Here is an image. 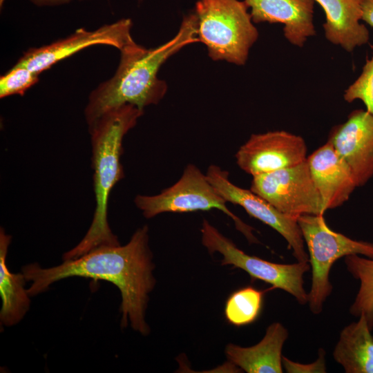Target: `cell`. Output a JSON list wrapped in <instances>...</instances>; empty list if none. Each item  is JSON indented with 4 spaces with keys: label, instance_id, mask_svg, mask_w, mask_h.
<instances>
[{
    "label": "cell",
    "instance_id": "cell-10",
    "mask_svg": "<svg viewBox=\"0 0 373 373\" xmlns=\"http://www.w3.org/2000/svg\"><path fill=\"white\" fill-rule=\"evenodd\" d=\"M130 19L104 25L95 30H77L70 36L39 48H30L16 63L40 74L72 55L94 45H108L122 49L133 40Z\"/></svg>",
    "mask_w": 373,
    "mask_h": 373
},
{
    "label": "cell",
    "instance_id": "cell-13",
    "mask_svg": "<svg viewBox=\"0 0 373 373\" xmlns=\"http://www.w3.org/2000/svg\"><path fill=\"white\" fill-rule=\"evenodd\" d=\"M307 161L325 211L348 200L357 186L350 168L329 142L313 152Z\"/></svg>",
    "mask_w": 373,
    "mask_h": 373
},
{
    "label": "cell",
    "instance_id": "cell-14",
    "mask_svg": "<svg viewBox=\"0 0 373 373\" xmlns=\"http://www.w3.org/2000/svg\"><path fill=\"white\" fill-rule=\"evenodd\" d=\"M251 9L252 21L284 25L285 37L291 44L303 47L316 35L313 23L314 0H244Z\"/></svg>",
    "mask_w": 373,
    "mask_h": 373
},
{
    "label": "cell",
    "instance_id": "cell-1",
    "mask_svg": "<svg viewBox=\"0 0 373 373\" xmlns=\"http://www.w3.org/2000/svg\"><path fill=\"white\" fill-rule=\"evenodd\" d=\"M155 265L149 247V227L137 229L125 245H102L82 256L65 260L57 265L43 268L38 263L24 265L21 269L30 296L46 291L49 287L70 277L102 280L115 285L121 294V327L128 323L144 336L150 328L145 315L149 294L155 285Z\"/></svg>",
    "mask_w": 373,
    "mask_h": 373
},
{
    "label": "cell",
    "instance_id": "cell-15",
    "mask_svg": "<svg viewBox=\"0 0 373 373\" xmlns=\"http://www.w3.org/2000/svg\"><path fill=\"white\" fill-rule=\"evenodd\" d=\"M323 9L326 39L351 52L368 42L370 34L362 19V0H314Z\"/></svg>",
    "mask_w": 373,
    "mask_h": 373
},
{
    "label": "cell",
    "instance_id": "cell-18",
    "mask_svg": "<svg viewBox=\"0 0 373 373\" xmlns=\"http://www.w3.org/2000/svg\"><path fill=\"white\" fill-rule=\"evenodd\" d=\"M344 327L334 351L346 373H373V336L364 314Z\"/></svg>",
    "mask_w": 373,
    "mask_h": 373
},
{
    "label": "cell",
    "instance_id": "cell-7",
    "mask_svg": "<svg viewBox=\"0 0 373 373\" xmlns=\"http://www.w3.org/2000/svg\"><path fill=\"white\" fill-rule=\"evenodd\" d=\"M200 232L202 244L208 251L210 254L218 252L222 255V265L240 268L252 278L287 291L301 305L308 303V294L303 286L304 274L310 268L308 262L278 264L250 256L240 250L207 220H203Z\"/></svg>",
    "mask_w": 373,
    "mask_h": 373
},
{
    "label": "cell",
    "instance_id": "cell-21",
    "mask_svg": "<svg viewBox=\"0 0 373 373\" xmlns=\"http://www.w3.org/2000/svg\"><path fill=\"white\" fill-rule=\"evenodd\" d=\"M39 74L26 67L15 64L0 79V97L12 95H23L39 80Z\"/></svg>",
    "mask_w": 373,
    "mask_h": 373
},
{
    "label": "cell",
    "instance_id": "cell-6",
    "mask_svg": "<svg viewBox=\"0 0 373 373\" xmlns=\"http://www.w3.org/2000/svg\"><path fill=\"white\" fill-rule=\"evenodd\" d=\"M136 207L146 218L162 213H184L218 209L233 221L236 229L250 242H258L253 228L242 222L227 206V202L195 164H189L180 178L172 186L153 195H137Z\"/></svg>",
    "mask_w": 373,
    "mask_h": 373
},
{
    "label": "cell",
    "instance_id": "cell-17",
    "mask_svg": "<svg viewBox=\"0 0 373 373\" xmlns=\"http://www.w3.org/2000/svg\"><path fill=\"white\" fill-rule=\"evenodd\" d=\"M11 236L0 229V311L1 325L11 327L19 323L30 307V296L25 288L28 282L21 273H12L6 265Z\"/></svg>",
    "mask_w": 373,
    "mask_h": 373
},
{
    "label": "cell",
    "instance_id": "cell-20",
    "mask_svg": "<svg viewBox=\"0 0 373 373\" xmlns=\"http://www.w3.org/2000/svg\"><path fill=\"white\" fill-rule=\"evenodd\" d=\"M262 298V291L250 286L234 291L226 302V319L238 327L254 322L261 311Z\"/></svg>",
    "mask_w": 373,
    "mask_h": 373
},
{
    "label": "cell",
    "instance_id": "cell-3",
    "mask_svg": "<svg viewBox=\"0 0 373 373\" xmlns=\"http://www.w3.org/2000/svg\"><path fill=\"white\" fill-rule=\"evenodd\" d=\"M142 114L143 111L137 107L124 104L106 112L88 128L96 207L86 235L64 254L63 260L78 258L99 246L120 245L108 222V198L113 186L124 177L120 162L124 137Z\"/></svg>",
    "mask_w": 373,
    "mask_h": 373
},
{
    "label": "cell",
    "instance_id": "cell-11",
    "mask_svg": "<svg viewBox=\"0 0 373 373\" xmlns=\"http://www.w3.org/2000/svg\"><path fill=\"white\" fill-rule=\"evenodd\" d=\"M304 139L285 131L253 134L236 153L238 166L255 176L297 165L307 160Z\"/></svg>",
    "mask_w": 373,
    "mask_h": 373
},
{
    "label": "cell",
    "instance_id": "cell-5",
    "mask_svg": "<svg viewBox=\"0 0 373 373\" xmlns=\"http://www.w3.org/2000/svg\"><path fill=\"white\" fill-rule=\"evenodd\" d=\"M298 223L309 251L312 283L308 294L311 311L318 314L332 293L329 273L335 261L350 255H363L373 258V243L351 239L330 229L323 215H303Z\"/></svg>",
    "mask_w": 373,
    "mask_h": 373
},
{
    "label": "cell",
    "instance_id": "cell-24",
    "mask_svg": "<svg viewBox=\"0 0 373 373\" xmlns=\"http://www.w3.org/2000/svg\"><path fill=\"white\" fill-rule=\"evenodd\" d=\"M373 27V0H362V19Z\"/></svg>",
    "mask_w": 373,
    "mask_h": 373
},
{
    "label": "cell",
    "instance_id": "cell-9",
    "mask_svg": "<svg viewBox=\"0 0 373 373\" xmlns=\"http://www.w3.org/2000/svg\"><path fill=\"white\" fill-rule=\"evenodd\" d=\"M206 175L227 202L242 207L249 216L273 228L286 240L298 262H309L298 217L280 212L250 189L234 184L229 178V172L218 165H210Z\"/></svg>",
    "mask_w": 373,
    "mask_h": 373
},
{
    "label": "cell",
    "instance_id": "cell-4",
    "mask_svg": "<svg viewBox=\"0 0 373 373\" xmlns=\"http://www.w3.org/2000/svg\"><path fill=\"white\" fill-rule=\"evenodd\" d=\"M248 7L239 0H198L197 37L214 61L244 65L258 38Z\"/></svg>",
    "mask_w": 373,
    "mask_h": 373
},
{
    "label": "cell",
    "instance_id": "cell-23",
    "mask_svg": "<svg viewBox=\"0 0 373 373\" xmlns=\"http://www.w3.org/2000/svg\"><path fill=\"white\" fill-rule=\"evenodd\" d=\"M283 365L289 373H307V372H326L325 352L319 349V354L317 360L309 364H301L289 360L283 356Z\"/></svg>",
    "mask_w": 373,
    "mask_h": 373
},
{
    "label": "cell",
    "instance_id": "cell-19",
    "mask_svg": "<svg viewBox=\"0 0 373 373\" xmlns=\"http://www.w3.org/2000/svg\"><path fill=\"white\" fill-rule=\"evenodd\" d=\"M348 271L360 281V287L350 307L351 314L356 317L364 314L371 329L373 328V258L358 255L345 256Z\"/></svg>",
    "mask_w": 373,
    "mask_h": 373
},
{
    "label": "cell",
    "instance_id": "cell-8",
    "mask_svg": "<svg viewBox=\"0 0 373 373\" xmlns=\"http://www.w3.org/2000/svg\"><path fill=\"white\" fill-rule=\"evenodd\" d=\"M250 190L288 216L323 215L326 211L307 160L293 166L253 176Z\"/></svg>",
    "mask_w": 373,
    "mask_h": 373
},
{
    "label": "cell",
    "instance_id": "cell-25",
    "mask_svg": "<svg viewBox=\"0 0 373 373\" xmlns=\"http://www.w3.org/2000/svg\"><path fill=\"white\" fill-rule=\"evenodd\" d=\"M5 0H0L1 6ZM34 3L39 6H47V5H57L67 3L71 0H30Z\"/></svg>",
    "mask_w": 373,
    "mask_h": 373
},
{
    "label": "cell",
    "instance_id": "cell-16",
    "mask_svg": "<svg viewBox=\"0 0 373 373\" xmlns=\"http://www.w3.org/2000/svg\"><path fill=\"white\" fill-rule=\"evenodd\" d=\"M287 336V329L280 323H274L254 346L228 344L226 356L232 365L248 373H282V349Z\"/></svg>",
    "mask_w": 373,
    "mask_h": 373
},
{
    "label": "cell",
    "instance_id": "cell-22",
    "mask_svg": "<svg viewBox=\"0 0 373 373\" xmlns=\"http://www.w3.org/2000/svg\"><path fill=\"white\" fill-rule=\"evenodd\" d=\"M343 97L349 103L361 100L366 111L373 115V55L366 59L361 75L345 90Z\"/></svg>",
    "mask_w": 373,
    "mask_h": 373
},
{
    "label": "cell",
    "instance_id": "cell-12",
    "mask_svg": "<svg viewBox=\"0 0 373 373\" xmlns=\"http://www.w3.org/2000/svg\"><path fill=\"white\" fill-rule=\"evenodd\" d=\"M327 142L350 168L357 187L373 177V115L352 111L346 122L331 129Z\"/></svg>",
    "mask_w": 373,
    "mask_h": 373
},
{
    "label": "cell",
    "instance_id": "cell-2",
    "mask_svg": "<svg viewBox=\"0 0 373 373\" xmlns=\"http://www.w3.org/2000/svg\"><path fill=\"white\" fill-rule=\"evenodd\" d=\"M198 42L195 12L185 16L178 33L166 43L146 48L133 40L120 49V60L115 75L102 83L89 96L84 115L88 128L108 111L132 104L143 111L157 104L167 86L157 77L162 65L185 46Z\"/></svg>",
    "mask_w": 373,
    "mask_h": 373
}]
</instances>
